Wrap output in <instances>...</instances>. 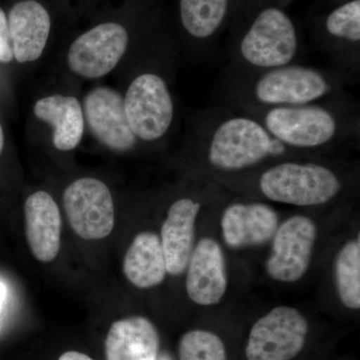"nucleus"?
<instances>
[{
  "instance_id": "obj_1",
  "label": "nucleus",
  "mask_w": 360,
  "mask_h": 360,
  "mask_svg": "<svg viewBox=\"0 0 360 360\" xmlns=\"http://www.w3.org/2000/svg\"><path fill=\"white\" fill-rule=\"evenodd\" d=\"M349 77L335 68L292 63L264 70L227 66L220 77V104L229 108H283L315 103L342 92Z\"/></svg>"
},
{
  "instance_id": "obj_2",
  "label": "nucleus",
  "mask_w": 360,
  "mask_h": 360,
  "mask_svg": "<svg viewBox=\"0 0 360 360\" xmlns=\"http://www.w3.org/2000/svg\"><path fill=\"white\" fill-rule=\"evenodd\" d=\"M193 136L203 162L224 174H238L302 153L274 139L252 116L229 108L215 105L201 111Z\"/></svg>"
},
{
  "instance_id": "obj_3",
  "label": "nucleus",
  "mask_w": 360,
  "mask_h": 360,
  "mask_svg": "<svg viewBox=\"0 0 360 360\" xmlns=\"http://www.w3.org/2000/svg\"><path fill=\"white\" fill-rule=\"evenodd\" d=\"M236 110L252 116L274 139L300 153L319 150L360 135L359 104L342 92L302 105Z\"/></svg>"
},
{
  "instance_id": "obj_4",
  "label": "nucleus",
  "mask_w": 360,
  "mask_h": 360,
  "mask_svg": "<svg viewBox=\"0 0 360 360\" xmlns=\"http://www.w3.org/2000/svg\"><path fill=\"white\" fill-rule=\"evenodd\" d=\"M257 186L266 200L309 207L338 198L343 181L335 168L323 163L285 158L259 172Z\"/></svg>"
},
{
  "instance_id": "obj_5",
  "label": "nucleus",
  "mask_w": 360,
  "mask_h": 360,
  "mask_svg": "<svg viewBox=\"0 0 360 360\" xmlns=\"http://www.w3.org/2000/svg\"><path fill=\"white\" fill-rule=\"evenodd\" d=\"M300 40L292 20L283 9L269 6L257 14L231 53V66L264 70L295 63Z\"/></svg>"
},
{
  "instance_id": "obj_6",
  "label": "nucleus",
  "mask_w": 360,
  "mask_h": 360,
  "mask_svg": "<svg viewBox=\"0 0 360 360\" xmlns=\"http://www.w3.org/2000/svg\"><path fill=\"white\" fill-rule=\"evenodd\" d=\"M124 110L130 129L137 139L160 141L174 123V97L165 78L155 71H144L132 80L127 90Z\"/></svg>"
},
{
  "instance_id": "obj_7",
  "label": "nucleus",
  "mask_w": 360,
  "mask_h": 360,
  "mask_svg": "<svg viewBox=\"0 0 360 360\" xmlns=\"http://www.w3.org/2000/svg\"><path fill=\"white\" fill-rule=\"evenodd\" d=\"M309 322L300 310L277 307L255 322L246 345L248 360H291L304 347Z\"/></svg>"
},
{
  "instance_id": "obj_8",
  "label": "nucleus",
  "mask_w": 360,
  "mask_h": 360,
  "mask_svg": "<svg viewBox=\"0 0 360 360\" xmlns=\"http://www.w3.org/2000/svg\"><path fill=\"white\" fill-rule=\"evenodd\" d=\"M63 206L71 229L80 238L97 240L112 231L115 205L110 188L101 180H75L63 193Z\"/></svg>"
},
{
  "instance_id": "obj_9",
  "label": "nucleus",
  "mask_w": 360,
  "mask_h": 360,
  "mask_svg": "<svg viewBox=\"0 0 360 360\" xmlns=\"http://www.w3.org/2000/svg\"><path fill=\"white\" fill-rule=\"evenodd\" d=\"M129 44V32L122 25L103 23L72 42L68 52V66L80 77H103L117 66Z\"/></svg>"
},
{
  "instance_id": "obj_10",
  "label": "nucleus",
  "mask_w": 360,
  "mask_h": 360,
  "mask_svg": "<svg viewBox=\"0 0 360 360\" xmlns=\"http://www.w3.org/2000/svg\"><path fill=\"white\" fill-rule=\"evenodd\" d=\"M316 236V226L310 217L295 215L286 219L274 234L267 274L281 283L302 278L309 267Z\"/></svg>"
},
{
  "instance_id": "obj_11",
  "label": "nucleus",
  "mask_w": 360,
  "mask_h": 360,
  "mask_svg": "<svg viewBox=\"0 0 360 360\" xmlns=\"http://www.w3.org/2000/svg\"><path fill=\"white\" fill-rule=\"evenodd\" d=\"M84 106L85 120L97 141L120 153L135 148L139 139L130 129L120 92L110 87H96L85 96Z\"/></svg>"
},
{
  "instance_id": "obj_12",
  "label": "nucleus",
  "mask_w": 360,
  "mask_h": 360,
  "mask_svg": "<svg viewBox=\"0 0 360 360\" xmlns=\"http://www.w3.org/2000/svg\"><path fill=\"white\" fill-rule=\"evenodd\" d=\"M186 291L194 303L210 307L220 302L227 288L224 251L217 241L202 238L187 264Z\"/></svg>"
},
{
  "instance_id": "obj_13",
  "label": "nucleus",
  "mask_w": 360,
  "mask_h": 360,
  "mask_svg": "<svg viewBox=\"0 0 360 360\" xmlns=\"http://www.w3.org/2000/svg\"><path fill=\"white\" fill-rule=\"evenodd\" d=\"M278 215L264 202H238L226 206L221 217L225 243L233 248L260 245L274 238Z\"/></svg>"
},
{
  "instance_id": "obj_14",
  "label": "nucleus",
  "mask_w": 360,
  "mask_h": 360,
  "mask_svg": "<svg viewBox=\"0 0 360 360\" xmlns=\"http://www.w3.org/2000/svg\"><path fill=\"white\" fill-rule=\"evenodd\" d=\"M202 205L191 198H179L168 208L161 226L160 243L167 274H184L193 251L195 221Z\"/></svg>"
},
{
  "instance_id": "obj_15",
  "label": "nucleus",
  "mask_w": 360,
  "mask_h": 360,
  "mask_svg": "<svg viewBox=\"0 0 360 360\" xmlns=\"http://www.w3.org/2000/svg\"><path fill=\"white\" fill-rule=\"evenodd\" d=\"M324 30L333 68L354 79L360 68V0H349L333 9Z\"/></svg>"
},
{
  "instance_id": "obj_16",
  "label": "nucleus",
  "mask_w": 360,
  "mask_h": 360,
  "mask_svg": "<svg viewBox=\"0 0 360 360\" xmlns=\"http://www.w3.org/2000/svg\"><path fill=\"white\" fill-rule=\"evenodd\" d=\"M25 234L33 257L51 262L60 250L61 220L58 205L51 194L37 191L25 205Z\"/></svg>"
},
{
  "instance_id": "obj_17",
  "label": "nucleus",
  "mask_w": 360,
  "mask_h": 360,
  "mask_svg": "<svg viewBox=\"0 0 360 360\" xmlns=\"http://www.w3.org/2000/svg\"><path fill=\"white\" fill-rule=\"evenodd\" d=\"M7 20L13 58L20 63L37 60L51 33V16L46 9L35 0H23L13 7Z\"/></svg>"
},
{
  "instance_id": "obj_18",
  "label": "nucleus",
  "mask_w": 360,
  "mask_h": 360,
  "mask_svg": "<svg viewBox=\"0 0 360 360\" xmlns=\"http://www.w3.org/2000/svg\"><path fill=\"white\" fill-rule=\"evenodd\" d=\"M160 335L146 317L130 316L113 322L105 340L108 360H156Z\"/></svg>"
},
{
  "instance_id": "obj_19",
  "label": "nucleus",
  "mask_w": 360,
  "mask_h": 360,
  "mask_svg": "<svg viewBox=\"0 0 360 360\" xmlns=\"http://www.w3.org/2000/svg\"><path fill=\"white\" fill-rule=\"evenodd\" d=\"M34 115L53 127L54 146L61 151L77 148L84 131V115L82 104L75 96L44 97L35 103Z\"/></svg>"
},
{
  "instance_id": "obj_20",
  "label": "nucleus",
  "mask_w": 360,
  "mask_h": 360,
  "mask_svg": "<svg viewBox=\"0 0 360 360\" xmlns=\"http://www.w3.org/2000/svg\"><path fill=\"white\" fill-rule=\"evenodd\" d=\"M123 272L129 283L141 290L165 281L167 264L158 234L144 231L135 236L123 260Z\"/></svg>"
},
{
  "instance_id": "obj_21",
  "label": "nucleus",
  "mask_w": 360,
  "mask_h": 360,
  "mask_svg": "<svg viewBox=\"0 0 360 360\" xmlns=\"http://www.w3.org/2000/svg\"><path fill=\"white\" fill-rule=\"evenodd\" d=\"M229 0H180V18L187 34L206 41L220 30L227 13Z\"/></svg>"
},
{
  "instance_id": "obj_22",
  "label": "nucleus",
  "mask_w": 360,
  "mask_h": 360,
  "mask_svg": "<svg viewBox=\"0 0 360 360\" xmlns=\"http://www.w3.org/2000/svg\"><path fill=\"white\" fill-rule=\"evenodd\" d=\"M338 295L350 309L360 307V241L352 240L343 246L335 262Z\"/></svg>"
},
{
  "instance_id": "obj_23",
  "label": "nucleus",
  "mask_w": 360,
  "mask_h": 360,
  "mask_svg": "<svg viewBox=\"0 0 360 360\" xmlns=\"http://www.w3.org/2000/svg\"><path fill=\"white\" fill-rule=\"evenodd\" d=\"M179 355L180 360H227L221 338L202 329H194L181 336Z\"/></svg>"
},
{
  "instance_id": "obj_24",
  "label": "nucleus",
  "mask_w": 360,
  "mask_h": 360,
  "mask_svg": "<svg viewBox=\"0 0 360 360\" xmlns=\"http://www.w3.org/2000/svg\"><path fill=\"white\" fill-rule=\"evenodd\" d=\"M13 47L9 37L8 20L0 8V63H8L13 59Z\"/></svg>"
},
{
  "instance_id": "obj_25",
  "label": "nucleus",
  "mask_w": 360,
  "mask_h": 360,
  "mask_svg": "<svg viewBox=\"0 0 360 360\" xmlns=\"http://www.w3.org/2000/svg\"><path fill=\"white\" fill-rule=\"evenodd\" d=\"M58 360H94L90 359L86 354H82L78 352H65Z\"/></svg>"
},
{
  "instance_id": "obj_26",
  "label": "nucleus",
  "mask_w": 360,
  "mask_h": 360,
  "mask_svg": "<svg viewBox=\"0 0 360 360\" xmlns=\"http://www.w3.org/2000/svg\"><path fill=\"white\" fill-rule=\"evenodd\" d=\"M6 284L0 281V311H1L2 307H4V302H6Z\"/></svg>"
},
{
  "instance_id": "obj_27",
  "label": "nucleus",
  "mask_w": 360,
  "mask_h": 360,
  "mask_svg": "<svg viewBox=\"0 0 360 360\" xmlns=\"http://www.w3.org/2000/svg\"><path fill=\"white\" fill-rule=\"evenodd\" d=\"M4 148V129H2L1 123H0V155H1L2 150Z\"/></svg>"
},
{
  "instance_id": "obj_28",
  "label": "nucleus",
  "mask_w": 360,
  "mask_h": 360,
  "mask_svg": "<svg viewBox=\"0 0 360 360\" xmlns=\"http://www.w3.org/2000/svg\"><path fill=\"white\" fill-rule=\"evenodd\" d=\"M156 360H172V359L169 356V355L165 354V352H163V354H158V356Z\"/></svg>"
}]
</instances>
